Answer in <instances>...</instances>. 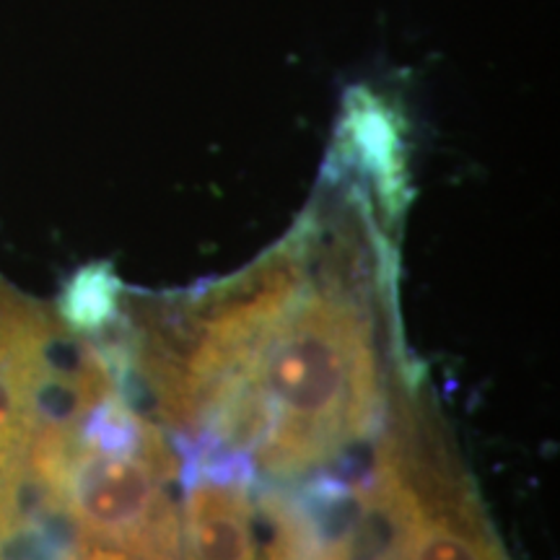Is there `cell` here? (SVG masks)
<instances>
[{
  "label": "cell",
  "mask_w": 560,
  "mask_h": 560,
  "mask_svg": "<svg viewBox=\"0 0 560 560\" xmlns=\"http://www.w3.org/2000/svg\"><path fill=\"white\" fill-rule=\"evenodd\" d=\"M262 439L276 475L322 465L366 436L380 410V369L366 314L338 289L299 283L255 371Z\"/></svg>",
  "instance_id": "6da1fadb"
},
{
  "label": "cell",
  "mask_w": 560,
  "mask_h": 560,
  "mask_svg": "<svg viewBox=\"0 0 560 560\" xmlns=\"http://www.w3.org/2000/svg\"><path fill=\"white\" fill-rule=\"evenodd\" d=\"M174 465L161 441L130 454L89 450L66 436L39 470L50 493L81 542L120 550L132 560H177L179 516L166 482Z\"/></svg>",
  "instance_id": "7a4b0ae2"
},
{
  "label": "cell",
  "mask_w": 560,
  "mask_h": 560,
  "mask_svg": "<svg viewBox=\"0 0 560 560\" xmlns=\"http://www.w3.org/2000/svg\"><path fill=\"white\" fill-rule=\"evenodd\" d=\"M395 446L402 472L416 493L402 560H509L470 488L446 465H425L423 454Z\"/></svg>",
  "instance_id": "3957f363"
},
{
  "label": "cell",
  "mask_w": 560,
  "mask_h": 560,
  "mask_svg": "<svg viewBox=\"0 0 560 560\" xmlns=\"http://www.w3.org/2000/svg\"><path fill=\"white\" fill-rule=\"evenodd\" d=\"M185 560H257L255 514L244 482L185 475Z\"/></svg>",
  "instance_id": "277c9868"
},
{
  "label": "cell",
  "mask_w": 560,
  "mask_h": 560,
  "mask_svg": "<svg viewBox=\"0 0 560 560\" xmlns=\"http://www.w3.org/2000/svg\"><path fill=\"white\" fill-rule=\"evenodd\" d=\"M120 280L107 265H91L79 270L66 285L60 299V317L73 332H104L117 317Z\"/></svg>",
  "instance_id": "5b68a950"
},
{
  "label": "cell",
  "mask_w": 560,
  "mask_h": 560,
  "mask_svg": "<svg viewBox=\"0 0 560 560\" xmlns=\"http://www.w3.org/2000/svg\"><path fill=\"white\" fill-rule=\"evenodd\" d=\"M62 560H132L130 556H125L120 550H109L102 548V545H91V542H75L70 548Z\"/></svg>",
  "instance_id": "8992f818"
}]
</instances>
